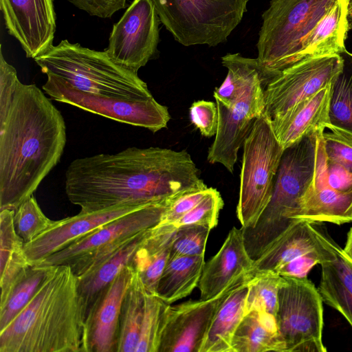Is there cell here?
Returning a JSON list of instances; mask_svg holds the SVG:
<instances>
[{
  "label": "cell",
  "mask_w": 352,
  "mask_h": 352,
  "mask_svg": "<svg viewBox=\"0 0 352 352\" xmlns=\"http://www.w3.org/2000/svg\"><path fill=\"white\" fill-rule=\"evenodd\" d=\"M65 184L69 200L82 212L174 200L208 187L188 152L160 147L76 159L67 167Z\"/></svg>",
  "instance_id": "cell-1"
},
{
  "label": "cell",
  "mask_w": 352,
  "mask_h": 352,
  "mask_svg": "<svg viewBox=\"0 0 352 352\" xmlns=\"http://www.w3.org/2000/svg\"><path fill=\"white\" fill-rule=\"evenodd\" d=\"M60 111L34 84L20 83L0 122V210H15L58 164L66 144Z\"/></svg>",
  "instance_id": "cell-2"
},
{
  "label": "cell",
  "mask_w": 352,
  "mask_h": 352,
  "mask_svg": "<svg viewBox=\"0 0 352 352\" xmlns=\"http://www.w3.org/2000/svg\"><path fill=\"white\" fill-rule=\"evenodd\" d=\"M51 268L25 308L0 331V352H85L87 305L67 265Z\"/></svg>",
  "instance_id": "cell-3"
},
{
  "label": "cell",
  "mask_w": 352,
  "mask_h": 352,
  "mask_svg": "<svg viewBox=\"0 0 352 352\" xmlns=\"http://www.w3.org/2000/svg\"><path fill=\"white\" fill-rule=\"evenodd\" d=\"M322 132L305 136L284 149L268 204L252 227L241 228L253 261L298 222L296 217L302 199L314 179Z\"/></svg>",
  "instance_id": "cell-4"
},
{
  "label": "cell",
  "mask_w": 352,
  "mask_h": 352,
  "mask_svg": "<svg viewBox=\"0 0 352 352\" xmlns=\"http://www.w3.org/2000/svg\"><path fill=\"white\" fill-rule=\"evenodd\" d=\"M43 73L60 77L90 94L131 100L153 97L135 73L96 51L63 40L34 58Z\"/></svg>",
  "instance_id": "cell-5"
},
{
  "label": "cell",
  "mask_w": 352,
  "mask_h": 352,
  "mask_svg": "<svg viewBox=\"0 0 352 352\" xmlns=\"http://www.w3.org/2000/svg\"><path fill=\"white\" fill-rule=\"evenodd\" d=\"M337 0H271L263 13L258 61L271 78L298 62L306 36Z\"/></svg>",
  "instance_id": "cell-6"
},
{
  "label": "cell",
  "mask_w": 352,
  "mask_h": 352,
  "mask_svg": "<svg viewBox=\"0 0 352 352\" xmlns=\"http://www.w3.org/2000/svg\"><path fill=\"white\" fill-rule=\"evenodd\" d=\"M160 22L184 46H216L241 22L248 0H152Z\"/></svg>",
  "instance_id": "cell-7"
},
{
  "label": "cell",
  "mask_w": 352,
  "mask_h": 352,
  "mask_svg": "<svg viewBox=\"0 0 352 352\" xmlns=\"http://www.w3.org/2000/svg\"><path fill=\"white\" fill-rule=\"evenodd\" d=\"M236 217L241 228L252 227L268 204L284 148L263 112L243 145Z\"/></svg>",
  "instance_id": "cell-8"
},
{
  "label": "cell",
  "mask_w": 352,
  "mask_h": 352,
  "mask_svg": "<svg viewBox=\"0 0 352 352\" xmlns=\"http://www.w3.org/2000/svg\"><path fill=\"white\" fill-rule=\"evenodd\" d=\"M175 200L152 203L120 217L36 265H69L79 278L94 270L133 235L157 226Z\"/></svg>",
  "instance_id": "cell-9"
},
{
  "label": "cell",
  "mask_w": 352,
  "mask_h": 352,
  "mask_svg": "<svg viewBox=\"0 0 352 352\" xmlns=\"http://www.w3.org/2000/svg\"><path fill=\"white\" fill-rule=\"evenodd\" d=\"M283 277L276 318L285 352H326L322 339L323 300L318 289L307 277Z\"/></svg>",
  "instance_id": "cell-10"
},
{
  "label": "cell",
  "mask_w": 352,
  "mask_h": 352,
  "mask_svg": "<svg viewBox=\"0 0 352 352\" xmlns=\"http://www.w3.org/2000/svg\"><path fill=\"white\" fill-rule=\"evenodd\" d=\"M43 91L56 101L67 103L122 123L146 128L155 133L167 126L168 109L153 97L131 100L108 97L80 91L65 80L47 75Z\"/></svg>",
  "instance_id": "cell-11"
},
{
  "label": "cell",
  "mask_w": 352,
  "mask_h": 352,
  "mask_svg": "<svg viewBox=\"0 0 352 352\" xmlns=\"http://www.w3.org/2000/svg\"><path fill=\"white\" fill-rule=\"evenodd\" d=\"M340 54L307 57L280 71L264 88L265 113L270 120L332 83L342 71Z\"/></svg>",
  "instance_id": "cell-12"
},
{
  "label": "cell",
  "mask_w": 352,
  "mask_h": 352,
  "mask_svg": "<svg viewBox=\"0 0 352 352\" xmlns=\"http://www.w3.org/2000/svg\"><path fill=\"white\" fill-rule=\"evenodd\" d=\"M270 78L263 75L253 81L230 107L216 101L218 126L207 160L232 173L238 152L251 132L254 122L265 111L264 88Z\"/></svg>",
  "instance_id": "cell-13"
},
{
  "label": "cell",
  "mask_w": 352,
  "mask_h": 352,
  "mask_svg": "<svg viewBox=\"0 0 352 352\" xmlns=\"http://www.w3.org/2000/svg\"><path fill=\"white\" fill-rule=\"evenodd\" d=\"M160 21L152 0H133L113 25L106 52L118 65L138 73L155 54Z\"/></svg>",
  "instance_id": "cell-14"
},
{
  "label": "cell",
  "mask_w": 352,
  "mask_h": 352,
  "mask_svg": "<svg viewBox=\"0 0 352 352\" xmlns=\"http://www.w3.org/2000/svg\"><path fill=\"white\" fill-rule=\"evenodd\" d=\"M248 276L213 298L188 300L173 306L168 304L164 313L158 352H200L219 306Z\"/></svg>",
  "instance_id": "cell-15"
},
{
  "label": "cell",
  "mask_w": 352,
  "mask_h": 352,
  "mask_svg": "<svg viewBox=\"0 0 352 352\" xmlns=\"http://www.w3.org/2000/svg\"><path fill=\"white\" fill-rule=\"evenodd\" d=\"M8 33L28 58H35L53 45L56 31L54 0H0Z\"/></svg>",
  "instance_id": "cell-16"
},
{
  "label": "cell",
  "mask_w": 352,
  "mask_h": 352,
  "mask_svg": "<svg viewBox=\"0 0 352 352\" xmlns=\"http://www.w3.org/2000/svg\"><path fill=\"white\" fill-rule=\"evenodd\" d=\"M146 205L129 202L54 221L37 238L24 244L25 255L32 265H36L103 225Z\"/></svg>",
  "instance_id": "cell-17"
},
{
  "label": "cell",
  "mask_w": 352,
  "mask_h": 352,
  "mask_svg": "<svg viewBox=\"0 0 352 352\" xmlns=\"http://www.w3.org/2000/svg\"><path fill=\"white\" fill-rule=\"evenodd\" d=\"M135 269L126 265L98 295L85 320V352H117L122 300Z\"/></svg>",
  "instance_id": "cell-18"
},
{
  "label": "cell",
  "mask_w": 352,
  "mask_h": 352,
  "mask_svg": "<svg viewBox=\"0 0 352 352\" xmlns=\"http://www.w3.org/2000/svg\"><path fill=\"white\" fill-rule=\"evenodd\" d=\"M311 226L322 268L319 293L352 327V261L319 223Z\"/></svg>",
  "instance_id": "cell-19"
},
{
  "label": "cell",
  "mask_w": 352,
  "mask_h": 352,
  "mask_svg": "<svg viewBox=\"0 0 352 352\" xmlns=\"http://www.w3.org/2000/svg\"><path fill=\"white\" fill-rule=\"evenodd\" d=\"M254 261L245 246L241 228L233 227L217 253L205 263L198 284L200 299L214 298L252 270Z\"/></svg>",
  "instance_id": "cell-20"
},
{
  "label": "cell",
  "mask_w": 352,
  "mask_h": 352,
  "mask_svg": "<svg viewBox=\"0 0 352 352\" xmlns=\"http://www.w3.org/2000/svg\"><path fill=\"white\" fill-rule=\"evenodd\" d=\"M296 219L298 221L329 222L338 225L352 222V190L340 191L329 186L322 138L320 140L314 179L302 199Z\"/></svg>",
  "instance_id": "cell-21"
},
{
  "label": "cell",
  "mask_w": 352,
  "mask_h": 352,
  "mask_svg": "<svg viewBox=\"0 0 352 352\" xmlns=\"http://www.w3.org/2000/svg\"><path fill=\"white\" fill-rule=\"evenodd\" d=\"M331 88V84L283 115L270 120L273 131L284 149L302 138L324 131L331 126L329 113Z\"/></svg>",
  "instance_id": "cell-22"
},
{
  "label": "cell",
  "mask_w": 352,
  "mask_h": 352,
  "mask_svg": "<svg viewBox=\"0 0 352 352\" xmlns=\"http://www.w3.org/2000/svg\"><path fill=\"white\" fill-rule=\"evenodd\" d=\"M352 26V0H337L302 42L298 61L346 52L345 41Z\"/></svg>",
  "instance_id": "cell-23"
},
{
  "label": "cell",
  "mask_w": 352,
  "mask_h": 352,
  "mask_svg": "<svg viewBox=\"0 0 352 352\" xmlns=\"http://www.w3.org/2000/svg\"><path fill=\"white\" fill-rule=\"evenodd\" d=\"M248 278L235 287L219 306L200 352H232V340L245 315Z\"/></svg>",
  "instance_id": "cell-24"
},
{
  "label": "cell",
  "mask_w": 352,
  "mask_h": 352,
  "mask_svg": "<svg viewBox=\"0 0 352 352\" xmlns=\"http://www.w3.org/2000/svg\"><path fill=\"white\" fill-rule=\"evenodd\" d=\"M285 350L276 317L257 310L245 315L232 340V352H285Z\"/></svg>",
  "instance_id": "cell-25"
},
{
  "label": "cell",
  "mask_w": 352,
  "mask_h": 352,
  "mask_svg": "<svg viewBox=\"0 0 352 352\" xmlns=\"http://www.w3.org/2000/svg\"><path fill=\"white\" fill-rule=\"evenodd\" d=\"M153 228L133 235L94 270L78 278L79 292L87 305V311L99 293L126 265L131 264L136 252L152 234Z\"/></svg>",
  "instance_id": "cell-26"
},
{
  "label": "cell",
  "mask_w": 352,
  "mask_h": 352,
  "mask_svg": "<svg viewBox=\"0 0 352 352\" xmlns=\"http://www.w3.org/2000/svg\"><path fill=\"white\" fill-rule=\"evenodd\" d=\"M177 228L160 223L136 252L131 263L146 291L155 294L159 279L168 262Z\"/></svg>",
  "instance_id": "cell-27"
},
{
  "label": "cell",
  "mask_w": 352,
  "mask_h": 352,
  "mask_svg": "<svg viewBox=\"0 0 352 352\" xmlns=\"http://www.w3.org/2000/svg\"><path fill=\"white\" fill-rule=\"evenodd\" d=\"M316 240L311 223L298 221L254 261L249 276L256 272L278 270L292 260L316 250Z\"/></svg>",
  "instance_id": "cell-28"
},
{
  "label": "cell",
  "mask_w": 352,
  "mask_h": 352,
  "mask_svg": "<svg viewBox=\"0 0 352 352\" xmlns=\"http://www.w3.org/2000/svg\"><path fill=\"white\" fill-rule=\"evenodd\" d=\"M204 255L183 256L168 260L155 294L168 304L186 297L198 287Z\"/></svg>",
  "instance_id": "cell-29"
},
{
  "label": "cell",
  "mask_w": 352,
  "mask_h": 352,
  "mask_svg": "<svg viewBox=\"0 0 352 352\" xmlns=\"http://www.w3.org/2000/svg\"><path fill=\"white\" fill-rule=\"evenodd\" d=\"M221 60L228 73L223 83L215 89L214 98L215 101L227 107H230L256 78L263 75L270 78L257 58L243 57L238 53H228L221 58Z\"/></svg>",
  "instance_id": "cell-30"
},
{
  "label": "cell",
  "mask_w": 352,
  "mask_h": 352,
  "mask_svg": "<svg viewBox=\"0 0 352 352\" xmlns=\"http://www.w3.org/2000/svg\"><path fill=\"white\" fill-rule=\"evenodd\" d=\"M146 290L135 270L122 300L117 352H135L144 312Z\"/></svg>",
  "instance_id": "cell-31"
},
{
  "label": "cell",
  "mask_w": 352,
  "mask_h": 352,
  "mask_svg": "<svg viewBox=\"0 0 352 352\" xmlns=\"http://www.w3.org/2000/svg\"><path fill=\"white\" fill-rule=\"evenodd\" d=\"M23 239L16 235L8 234L0 239L1 300L3 304L16 283L32 266L25 251Z\"/></svg>",
  "instance_id": "cell-32"
},
{
  "label": "cell",
  "mask_w": 352,
  "mask_h": 352,
  "mask_svg": "<svg viewBox=\"0 0 352 352\" xmlns=\"http://www.w3.org/2000/svg\"><path fill=\"white\" fill-rule=\"evenodd\" d=\"M51 266L32 265L0 305V331L25 308L41 285Z\"/></svg>",
  "instance_id": "cell-33"
},
{
  "label": "cell",
  "mask_w": 352,
  "mask_h": 352,
  "mask_svg": "<svg viewBox=\"0 0 352 352\" xmlns=\"http://www.w3.org/2000/svg\"><path fill=\"white\" fill-rule=\"evenodd\" d=\"M284 277L272 271L258 272L249 276L245 300V314L257 310L275 317L278 310V295Z\"/></svg>",
  "instance_id": "cell-34"
},
{
  "label": "cell",
  "mask_w": 352,
  "mask_h": 352,
  "mask_svg": "<svg viewBox=\"0 0 352 352\" xmlns=\"http://www.w3.org/2000/svg\"><path fill=\"white\" fill-rule=\"evenodd\" d=\"M329 113L331 126L352 134V59L331 83Z\"/></svg>",
  "instance_id": "cell-35"
},
{
  "label": "cell",
  "mask_w": 352,
  "mask_h": 352,
  "mask_svg": "<svg viewBox=\"0 0 352 352\" xmlns=\"http://www.w3.org/2000/svg\"><path fill=\"white\" fill-rule=\"evenodd\" d=\"M168 305L155 294L146 291L144 316L135 352H158L164 313Z\"/></svg>",
  "instance_id": "cell-36"
},
{
  "label": "cell",
  "mask_w": 352,
  "mask_h": 352,
  "mask_svg": "<svg viewBox=\"0 0 352 352\" xmlns=\"http://www.w3.org/2000/svg\"><path fill=\"white\" fill-rule=\"evenodd\" d=\"M54 221L44 214L33 195L24 201L14 210L15 230L25 243L37 238L48 229Z\"/></svg>",
  "instance_id": "cell-37"
},
{
  "label": "cell",
  "mask_w": 352,
  "mask_h": 352,
  "mask_svg": "<svg viewBox=\"0 0 352 352\" xmlns=\"http://www.w3.org/2000/svg\"><path fill=\"white\" fill-rule=\"evenodd\" d=\"M210 230L206 226L198 225L177 228L168 260L183 256L204 255Z\"/></svg>",
  "instance_id": "cell-38"
},
{
  "label": "cell",
  "mask_w": 352,
  "mask_h": 352,
  "mask_svg": "<svg viewBox=\"0 0 352 352\" xmlns=\"http://www.w3.org/2000/svg\"><path fill=\"white\" fill-rule=\"evenodd\" d=\"M322 133L327 160L352 173V134L330 126Z\"/></svg>",
  "instance_id": "cell-39"
},
{
  "label": "cell",
  "mask_w": 352,
  "mask_h": 352,
  "mask_svg": "<svg viewBox=\"0 0 352 352\" xmlns=\"http://www.w3.org/2000/svg\"><path fill=\"white\" fill-rule=\"evenodd\" d=\"M223 200L219 192L213 188L191 210L173 224L176 228L186 225L206 226L210 230L217 226Z\"/></svg>",
  "instance_id": "cell-40"
},
{
  "label": "cell",
  "mask_w": 352,
  "mask_h": 352,
  "mask_svg": "<svg viewBox=\"0 0 352 352\" xmlns=\"http://www.w3.org/2000/svg\"><path fill=\"white\" fill-rule=\"evenodd\" d=\"M190 119L192 124L206 138L214 136L218 126L217 104L214 102L198 100L189 108Z\"/></svg>",
  "instance_id": "cell-41"
},
{
  "label": "cell",
  "mask_w": 352,
  "mask_h": 352,
  "mask_svg": "<svg viewBox=\"0 0 352 352\" xmlns=\"http://www.w3.org/2000/svg\"><path fill=\"white\" fill-rule=\"evenodd\" d=\"M21 82L16 69L4 58L0 45V122L2 121L12 104Z\"/></svg>",
  "instance_id": "cell-42"
},
{
  "label": "cell",
  "mask_w": 352,
  "mask_h": 352,
  "mask_svg": "<svg viewBox=\"0 0 352 352\" xmlns=\"http://www.w3.org/2000/svg\"><path fill=\"white\" fill-rule=\"evenodd\" d=\"M210 188L193 190L177 198L164 212L160 224L173 225L191 210L208 193Z\"/></svg>",
  "instance_id": "cell-43"
},
{
  "label": "cell",
  "mask_w": 352,
  "mask_h": 352,
  "mask_svg": "<svg viewBox=\"0 0 352 352\" xmlns=\"http://www.w3.org/2000/svg\"><path fill=\"white\" fill-rule=\"evenodd\" d=\"M76 8L91 16L111 18L117 11L126 7V0H68Z\"/></svg>",
  "instance_id": "cell-44"
},
{
  "label": "cell",
  "mask_w": 352,
  "mask_h": 352,
  "mask_svg": "<svg viewBox=\"0 0 352 352\" xmlns=\"http://www.w3.org/2000/svg\"><path fill=\"white\" fill-rule=\"evenodd\" d=\"M320 256L316 250L304 254L280 267L278 274L282 276L306 278L309 272L316 265L320 264Z\"/></svg>",
  "instance_id": "cell-45"
},
{
  "label": "cell",
  "mask_w": 352,
  "mask_h": 352,
  "mask_svg": "<svg viewBox=\"0 0 352 352\" xmlns=\"http://www.w3.org/2000/svg\"><path fill=\"white\" fill-rule=\"evenodd\" d=\"M327 183L337 190H352V173L344 168L327 160Z\"/></svg>",
  "instance_id": "cell-46"
},
{
  "label": "cell",
  "mask_w": 352,
  "mask_h": 352,
  "mask_svg": "<svg viewBox=\"0 0 352 352\" xmlns=\"http://www.w3.org/2000/svg\"><path fill=\"white\" fill-rule=\"evenodd\" d=\"M342 249L347 256L352 261V228H350L347 234L345 246Z\"/></svg>",
  "instance_id": "cell-47"
},
{
  "label": "cell",
  "mask_w": 352,
  "mask_h": 352,
  "mask_svg": "<svg viewBox=\"0 0 352 352\" xmlns=\"http://www.w3.org/2000/svg\"><path fill=\"white\" fill-rule=\"evenodd\" d=\"M352 59V58H351Z\"/></svg>",
  "instance_id": "cell-48"
}]
</instances>
